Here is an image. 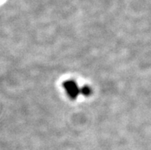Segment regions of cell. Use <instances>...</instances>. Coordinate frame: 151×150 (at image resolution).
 <instances>
[{
	"mask_svg": "<svg viewBox=\"0 0 151 150\" xmlns=\"http://www.w3.org/2000/svg\"><path fill=\"white\" fill-rule=\"evenodd\" d=\"M65 88L67 90L68 93L71 97H76L79 93L78 86L74 81H67L64 84Z\"/></svg>",
	"mask_w": 151,
	"mask_h": 150,
	"instance_id": "cell-1",
	"label": "cell"
}]
</instances>
